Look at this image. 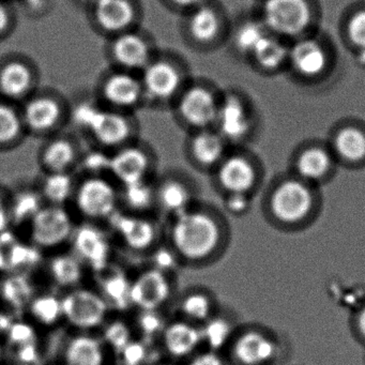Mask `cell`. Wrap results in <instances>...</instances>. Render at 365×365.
Wrapping results in <instances>:
<instances>
[{
    "instance_id": "1",
    "label": "cell",
    "mask_w": 365,
    "mask_h": 365,
    "mask_svg": "<svg viewBox=\"0 0 365 365\" xmlns=\"http://www.w3.org/2000/svg\"><path fill=\"white\" fill-rule=\"evenodd\" d=\"M168 238L180 262L193 264L215 253L221 240V230L210 213L191 207L172 217Z\"/></svg>"
},
{
    "instance_id": "2",
    "label": "cell",
    "mask_w": 365,
    "mask_h": 365,
    "mask_svg": "<svg viewBox=\"0 0 365 365\" xmlns=\"http://www.w3.org/2000/svg\"><path fill=\"white\" fill-rule=\"evenodd\" d=\"M72 204L86 221H108L119 210L120 191L106 176H86L76 183Z\"/></svg>"
},
{
    "instance_id": "3",
    "label": "cell",
    "mask_w": 365,
    "mask_h": 365,
    "mask_svg": "<svg viewBox=\"0 0 365 365\" xmlns=\"http://www.w3.org/2000/svg\"><path fill=\"white\" fill-rule=\"evenodd\" d=\"M63 320L80 332H91L108 322L110 307L98 290L73 288L61 296Z\"/></svg>"
},
{
    "instance_id": "4",
    "label": "cell",
    "mask_w": 365,
    "mask_h": 365,
    "mask_svg": "<svg viewBox=\"0 0 365 365\" xmlns=\"http://www.w3.org/2000/svg\"><path fill=\"white\" fill-rule=\"evenodd\" d=\"M29 226L31 245L55 251L70 242L76 224L67 207L44 204Z\"/></svg>"
},
{
    "instance_id": "5",
    "label": "cell",
    "mask_w": 365,
    "mask_h": 365,
    "mask_svg": "<svg viewBox=\"0 0 365 365\" xmlns=\"http://www.w3.org/2000/svg\"><path fill=\"white\" fill-rule=\"evenodd\" d=\"M69 243L72 253L93 272H99L110 264L112 240L99 224L86 221L76 225Z\"/></svg>"
},
{
    "instance_id": "6",
    "label": "cell",
    "mask_w": 365,
    "mask_h": 365,
    "mask_svg": "<svg viewBox=\"0 0 365 365\" xmlns=\"http://www.w3.org/2000/svg\"><path fill=\"white\" fill-rule=\"evenodd\" d=\"M108 222L119 240L131 251H151L158 245L159 226L147 215L117 210Z\"/></svg>"
},
{
    "instance_id": "7",
    "label": "cell",
    "mask_w": 365,
    "mask_h": 365,
    "mask_svg": "<svg viewBox=\"0 0 365 365\" xmlns=\"http://www.w3.org/2000/svg\"><path fill=\"white\" fill-rule=\"evenodd\" d=\"M172 294L170 274L149 267L132 279L130 301L138 311H160Z\"/></svg>"
},
{
    "instance_id": "8",
    "label": "cell",
    "mask_w": 365,
    "mask_h": 365,
    "mask_svg": "<svg viewBox=\"0 0 365 365\" xmlns=\"http://www.w3.org/2000/svg\"><path fill=\"white\" fill-rule=\"evenodd\" d=\"M264 18L274 33L296 36L307 29L311 11L305 0H267Z\"/></svg>"
},
{
    "instance_id": "9",
    "label": "cell",
    "mask_w": 365,
    "mask_h": 365,
    "mask_svg": "<svg viewBox=\"0 0 365 365\" xmlns=\"http://www.w3.org/2000/svg\"><path fill=\"white\" fill-rule=\"evenodd\" d=\"M313 204V196L304 183L288 180L282 183L272 195L271 208L277 219L287 223L307 217Z\"/></svg>"
},
{
    "instance_id": "10",
    "label": "cell",
    "mask_w": 365,
    "mask_h": 365,
    "mask_svg": "<svg viewBox=\"0 0 365 365\" xmlns=\"http://www.w3.org/2000/svg\"><path fill=\"white\" fill-rule=\"evenodd\" d=\"M151 166L153 162L150 155L144 149L125 145L117 149L116 153L110 155L108 174L121 187H125L149 180Z\"/></svg>"
},
{
    "instance_id": "11",
    "label": "cell",
    "mask_w": 365,
    "mask_h": 365,
    "mask_svg": "<svg viewBox=\"0 0 365 365\" xmlns=\"http://www.w3.org/2000/svg\"><path fill=\"white\" fill-rule=\"evenodd\" d=\"M164 352L175 360H185L202 344L200 327L183 318L168 322L161 336Z\"/></svg>"
},
{
    "instance_id": "12",
    "label": "cell",
    "mask_w": 365,
    "mask_h": 365,
    "mask_svg": "<svg viewBox=\"0 0 365 365\" xmlns=\"http://www.w3.org/2000/svg\"><path fill=\"white\" fill-rule=\"evenodd\" d=\"M217 110L215 98L202 87L187 89L179 101V112L182 118L192 127L200 129L217 120Z\"/></svg>"
},
{
    "instance_id": "13",
    "label": "cell",
    "mask_w": 365,
    "mask_h": 365,
    "mask_svg": "<svg viewBox=\"0 0 365 365\" xmlns=\"http://www.w3.org/2000/svg\"><path fill=\"white\" fill-rule=\"evenodd\" d=\"M96 275L98 292L110 305V309L123 312L131 309L130 290L132 279L123 269L110 264L103 270L96 273Z\"/></svg>"
},
{
    "instance_id": "14",
    "label": "cell",
    "mask_w": 365,
    "mask_h": 365,
    "mask_svg": "<svg viewBox=\"0 0 365 365\" xmlns=\"http://www.w3.org/2000/svg\"><path fill=\"white\" fill-rule=\"evenodd\" d=\"M144 93L158 100L172 98L181 84L178 70L166 61H150L140 78Z\"/></svg>"
},
{
    "instance_id": "15",
    "label": "cell",
    "mask_w": 365,
    "mask_h": 365,
    "mask_svg": "<svg viewBox=\"0 0 365 365\" xmlns=\"http://www.w3.org/2000/svg\"><path fill=\"white\" fill-rule=\"evenodd\" d=\"M155 189L158 208L170 217L191 208L193 193L185 179L166 176L155 185Z\"/></svg>"
},
{
    "instance_id": "16",
    "label": "cell",
    "mask_w": 365,
    "mask_h": 365,
    "mask_svg": "<svg viewBox=\"0 0 365 365\" xmlns=\"http://www.w3.org/2000/svg\"><path fill=\"white\" fill-rule=\"evenodd\" d=\"M63 365H106V345L91 332H80L66 343Z\"/></svg>"
},
{
    "instance_id": "17",
    "label": "cell",
    "mask_w": 365,
    "mask_h": 365,
    "mask_svg": "<svg viewBox=\"0 0 365 365\" xmlns=\"http://www.w3.org/2000/svg\"><path fill=\"white\" fill-rule=\"evenodd\" d=\"M88 131L102 146L119 149L127 144L131 127L119 113L100 108Z\"/></svg>"
},
{
    "instance_id": "18",
    "label": "cell",
    "mask_w": 365,
    "mask_h": 365,
    "mask_svg": "<svg viewBox=\"0 0 365 365\" xmlns=\"http://www.w3.org/2000/svg\"><path fill=\"white\" fill-rule=\"evenodd\" d=\"M46 269L52 283L59 289L68 292L80 287L86 267L72 252H58L48 258Z\"/></svg>"
},
{
    "instance_id": "19",
    "label": "cell",
    "mask_w": 365,
    "mask_h": 365,
    "mask_svg": "<svg viewBox=\"0 0 365 365\" xmlns=\"http://www.w3.org/2000/svg\"><path fill=\"white\" fill-rule=\"evenodd\" d=\"M113 54L117 63L129 70H144L150 63V48L135 33L119 34L113 43Z\"/></svg>"
},
{
    "instance_id": "20",
    "label": "cell",
    "mask_w": 365,
    "mask_h": 365,
    "mask_svg": "<svg viewBox=\"0 0 365 365\" xmlns=\"http://www.w3.org/2000/svg\"><path fill=\"white\" fill-rule=\"evenodd\" d=\"M144 93L142 82L135 76L125 72L108 76L103 85L106 101L118 108L135 106Z\"/></svg>"
},
{
    "instance_id": "21",
    "label": "cell",
    "mask_w": 365,
    "mask_h": 365,
    "mask_svg": "<svg viewBox=\"0 0 365 365\" xmlns=\"http://www.w3.org/2000/svg\"><path fill=\"white\" fill-rule=\"evenodd\" d=\"M95 14L104 31L117 35L125 33L134 20V8L129 0H100Z\"/></svg>"
},
{
    "instance_id": "22",
    "label": "cell",
    "mask_w": 365,
    "mask_h": 365,
    "mask_svg": "<svg viewBox=\"0 0 365 365\" xmlns=\"http://www.w3.org/2000/svg\"><path fill=\"white\" fill-rule=\"evenodd\" d=\"M217 180L230 193H245L255 181V172L251 164L240 157H232L222 162Z\"/></svg>"
},
{
    "instance_id": "23",
    "label": "cell",
    "mask_w": 365,
    "mask_h": 365,
    "mask_svg": "<svg viewBox=\"0 0 365 365\" xmlns=\"http://www.w3.org/2000/svg\"><path fill=\"white\" fill-rule=\"evenodd\" d=\"M236 358L243 364L258 365L270 360L275 354V345L260 333L241 335L234 346Z\"/></svg>"
},
{
    "instance_id": "24",
    "label": "cell",
    "mask_w": 365,
    "mask_h": 365,
    "mask_svg": "<svg viewBox=\"0 0 365 365\" xmlns=\"http://www.w3.org/2000/svg\"><path fill=\"white\" fill-rule=\"evenodd\" d=\"M61 110L55 100L38 97L26 104L23 113V123L34 131L43 132L53 129L61 118Z\"/></svg>"
},
{
    "instance_id": "25",
    "label": "cell",
    "mask_w": 365,
    "mask_h": 365,
    "mask_svg": "<svg viewBox=\"0 0 365 365\" xmlns=\"http://www.w3.org/2000/svg\"><path fill=\"white\" fill-rule=\"evenodd\" d=\"M40 162L46 174L70 173L78 162V151L70 140L55 138L44 147Z\"/></svg>"
},
{
    "instance_id": "26",
    "label": "cell",
    "mask_w": 365,
    "mask_h": 365,
    "mask_svg": "<svg viewBox=\"0 0 365 365\" xmlns=\"http://www.w3.org/2000/svg\"><path fill=\"white\" fill-rule=\"evenodd\" d=\"M76 183L71 173H48L38 190L46 204L66 207L72 202Z\"/></svg>"
},
{
    "instance_id": "27",
    "label": "cell",
    "mask_w": 365,
    "mask_h": 365,
    "mask_svg": "<svg viewBox=\"0 0 365 365\" xmlns=\"http://www.w3.org/2000/svg\"><path fill=\"white\" fill-rule=\"evenodd\" d=\"M217 121L222 138L236 140L242 138L249 129L245 108L239 100L228 98L217 110Z\"/></svg>"
},
{
    "instance_id": "28",
    "label": "cell",
    "mask_w": 365,
    "mask_h": 365,
    "mask_svg": "<svg viewBox=\"0 0 365 365\" xmlns=\"http://www.w3.org/2000/svg\"><path fill=\"white\" fill-rule=\"evenodd\" d=\"M292 65L303 76L319 74L326 66V55L319 44L312 40L299 42L290 53Z\"/></svg>"
},
{
    "instance_id": "29",
    "label": "cell",
    "mask_w": 365,
    "mask_h": 365,
    "mask_svg": "<svg viewBox=\"0 0 365 365\" xmlns=\"http://www.w3.org/2000/svg\"><path fill=\"white\" fill-rule=\"evenodd\" d=\"M31 319L42 327H53L63 319L61 296L54 292L36 294L27 307Z\"/></svg>"
},
{
    "instance_id": "30",
    "label": "cell",
    "mask_w": 365,
    "mask_h": 365,
    "mask_svg": "<svg viewBox=\"0 0 365 365\" xmlns=\"http://www.w3.org/2000/svg\"><path fill=\"white\" fill-rule=\"evenodd\" d=\"M223 153V138L210 131L196 134L190 144L192 159L200 166H212L219 163Z\"/></svg>"
},
{
    "instance_id": "31",
    "label": "cell",
    "mask_w": 365,
    "mask_h": 365,
    "mask_svg": "<svg viewBox=\"0 0 365 365\" xmlns=\"http://www.w3.org/2000/svg\"><path fill=\"white\" fill-rule=\"evenodd\" d=\"M33 76L24 63L12 61L0 70V91L6 97L18 99L29 93Z\"/></svg>"
},
{
    "instance_id": "32",
    "label": "cell",
    "mask_w": 365,
    "mask_h": 365,
    "mask_svg": "<svg viewBox=\"0 0 365 365\" xmlns=\"http://www.w3.org/2000/svg\"><path fill=\"white\" fill-rule=\"evenodd\" d=\"M121 187L120 202L129 212L147 215L153 207H157L155 185L150 183V180Z\"/></svg>"
},
{
    "instance_id": "33",
    "label": "cell",
    "mask_w": 365,
    "mask_h": 365,
    "mask_svg": "<svg viewBox=\"0 0 365 365\" xmlns=\"http://www.w3.org/2000/svg\"><path fill=\"white\" fill-rule=\"evenodd\" d=\"M43 198L38 189H23L9 202L11 224L29 225L38 211L43 207Z\"/></svg>"
},
{
    "instance_id": "34",
    "label": "cell",
    "mask_w": 365,
    "mask_h": 365,
    "mask_svg": "<svg viewBox=\"0 0 365 365\" xmlns=\"http://www.w3.org/2000/svg\"><path fill=\"white\" fill-rule=\"evenodd\" d=\"M179 312L181 318L187 322L204 324L212 316V302L205 292L191 290L179 300Z\"/></svg>"
},
{
    "instance_id": "35",
    "label": "cell",
    "mask_w": 365,
    "mask_h": 365,
    "mask_svg": "<svg viewBox=\"0 0 365 365\" xmlns=\"http://www.w3.org/2000/svg\"><path fill=\"white\" fill-rule=\"evenodd\" d=\"M219 27V18L210 7L198 6L190 18V33L196 41H211L217 35Z\"/></svg>"
},
{
    "instance_id": "36",
    "label": "cell",
    "mask_w": 365,
    "mask_h": 365,
    "mask_svg": "<svg viewBox=\"0 0 365 365\" xmlns=\"http://www.w3.org/2000/svg\"><path fill=\"white\" fill-rule=\"evenodd\" d=\"M335 149L347 161H360L365 157V135L360 130L346 128L335 138Z\"/></svg>"
},
{
    "instance_id": "37",
    "label": "cell",
    "mask_w": 365,
    "mask_h": 365,
    "mask_svg": "<svg viewBox=\"0 0 365 365\" xmlns=\"http://www.w3.org/2000/svg\"><path fill=\"white\" fill-rule=\"evenodd\" d=\"M330 164V158L326 151L319 148H311L300 155L297 168L303 178L317 180L328 172Z\"/></svg>"
},
{
    "instance_id": "38",
    "label": "cell",
    "mask_w": 365,
    "mask_h": 365,
    "mask_svg": "<svg viewBox=\"0 0 365 365\" xmlns=\"http://www.w3.org/2000/svg\"><path fill=\"white\" fill-rule=\"evenodd\" d=\"M102 341L117 354L133 341V329L123 319L108 320L102 327Z\"/></svg>"
},
{
    "instance_id": "39",
    "label": "cell",
    "mask_w": 365,
    "mask_h": 365,
    "mask_svg": "<svg viewBox=\"0 0 365 365\" xmlns=\"http://www.w3.org/2000/svg\"><path fill=\"white\" fill-rule=\"evenodd\" d=\"M200 330L202 343H206L212 351L224 347L232 334V328L227 320L212 316L200 326Z\"/></svg>"
},
{
    "instance_id": "40",
    "label": "cell",
    "mask_w": 365,
    "mask_h": 365,
    "mask_svg": "<svg viewBox=\"0 0 365 365\" xmlns=\"http://www.w3.org/2000/svg\"><path fill=\"white\" fill-rule=\"evenodd\" d=\"M22 117L10 106L0 103V146L14 144L23 130Z\"/></svg>"
},
{
    "instance_id": "41",
    "label": "cell",
    "mask_w": 365,
    "mask_h": 365,
    "mask_svg": "<svg viewBox=\"0 0 365 365\" xmlns=\"http://www.w3.org/2000/svg\"><path fill=\"white\" fill-rule=\"evenodd\" d=\"M253 53L259 65L267 69H273L281 65L287 55L283 44L269 36L259 42Z\"/></svg>"
},
{
    "instance_id": "42",
    "label": "cell",
    "mask_w": 365,
    "mask_h": 365,
    "mask_svg": "<svg viewBox=\"0 0 365 365\" xmlns=\"http://www.w3.org/2000/svg\"><path fill=\"white\" fill-rule=\"evenodd\" d=\"M8 299L16 307H27L35 296L33 282L25 273L14 274L7 284Z\"/></svg>"
},
{
    "instance_id": "43",
    "label": "cell",
    "mask_w": 365,
    "mask_h": 365,
    "mask_svg": "<svg viewBox=\"0 0 365 365\" xmlns=\"http://www.w3.org/2000/svg\"><path fill=\"white\" fill-rule=\"evenodd\" d=\"M166 324L160 311H140L136 319V327L144 341L161 336Z\"/></svg>"
},
{
    "instance_id": "44",
    "label": "cell",
    "mask_w": 365,
    "mask_h": 365,
    "mask_svg": "<svg viewBox=\"0 0 365 365\" xmlns=\"http://www.w3.org/2000/svg\"><path fill=\"white\" fill-rule=\"evenodd\" d=\"M120 365H145L150 360V347L144 339H135L130 341L120 352Z\"/></svg>"
},
{
    "instance_id": "45",
    "label": "cell",
    "mask_w": 365,
    "mask_h": 365,
    "mask_svg": "<svg viewBox=\"0 0 365 365\" xmlns=\"http://www.w3.org/2000/svg\"><path fill=\"white\" fill-rule=\"evenodd\" d=\"M180 259L170 245H155L150 251V267L166 274L178 267Z\"/></svg>"
},
{
    "instance_id": "46",
    "label": "cell",
    "mask_w": 365,
    "mask_h": 365,
    "mask_svg": "<svg viewBox=\"0 0 365 365\" xmlns=\"http://www.w3.org/2000/svg\"><path fill=\"white\" fill-rule=\"evenodd\" d=\"M264 29L256 23L243 25L236 35V46L241 52H254L256 46L266 37Z\"/></svg>"
},
{
    "instance_id": "47",
    "label": "cell",
    "mask_w": 365,
    "mask_h": 365,
    "mask_svg": "<svg viewBox=\"0 0 365 365\" xmlns=\"http://www.w3.org/2000/svg\"><path fill=\"white\" fill-rule=\"evenodd\" d=\"M110 155L103 151L95 150L82 158L81 165L87 176H106L110 172Z\"/></svg>"
},
{
    "instance_id": "48",
    "label": "cell",
    "mask_w": 365,
    "mask_h": 365,
    "mask_svg": "<svg viewBox=\"0 0 365 365\" xmlns=\"http://www.w3.org/2000/svg\"><path fill=\"white\" fill-rule=\"evenodd\" d=\"M348 35L352 43L365 50V11L354 14L348 25Z\"/></svg>"
},
{
    "instance_id": "49",
    "label": "cell",
    "mask_w": 365,
    "mask_h": 365,
    "mask_svg": "<svg viewBox=\"0 0 365 365\" xmlns=\"http://www.w3.org/2000/svg\"><path fill=\"white\" fill-rule=\"evenodd\" d=\"M100 108L91 103H82L74 110L73 119L80 127L88 130Z\"/></svg>"
},
{
    "instance_id": "50",
    "label": "cell",
    "mask_w": 365,
    "mask_h": 365,
    "mask_svg": "<svg viewBox=\"0 0 365 365\" xmlns=\"http://www.w3.org/2000/svg\"><path fill=\"white\" fill-rule=\"evenodd\" d=\"M36 331L33 324H18L14 326L12 331V341L18 344L19 346L25 345V344L34 343L36 341Z\"/></svg>"
},
{
    "instance_id": "51",
    "label": "cell",
    "mask_w": 365,
    "mask_h": 365,
    "mask_svg": "<svg viewBox=\"0 0 365 365\" xmlns=\"http://www.w3.org/2000/svg\"><path fill=\"white\" fill-rule=\"evenodd\" d=\"M185 365H224L221 356L217 354V351L208 350V351L194 354L190 356Z\"/></svg>"
},
{
    "instance_id": "52",
    "label": "cell",
    "mask_w": 365,
    "mask_h": 365,
    "mask_svg": "<svg viewBox=\"0 0 365 365\" xmlns=\"http://www.w3.org/2000/svg\"><path fill=\"white\" fill-rule=\"evenodd\" d=\"M249 206V200H247L245 193H230L226 200V207L228 210L234 213H241Z\"/></svg>"
},
{
    "instance_id": "53",
    "label": "cell",
    "mask_w": 365,
    "mask_h": 365,
    "mask_svg": "<svg viewBox=\"0 0 365 365\" xmlns=\"http://www.w3.org/2000/svg\"><path fill=\"white\" fill-rule=\"evenodd\" d=\"M11 217H10L9 200L0 192V235L8 232Z\"/></svg>"
},
{
    "instance_id": "54",
    "label": "cell",
    "mask_w": 365,
    "mask_h": 365,
    "mask_svg": "<svg viewBox=\"0 0 365 365\" xmlns=\"http://www.w3.org/2000/svg\"><path fill=\"white\" fill-rule=\"evenodd\" d=\"M9 14L7 8L0 3V34H3L9 25Z\"/></svg>"
},
{
    "instance_id": "55",
    "label": "cell",
    "mask_w": 365,
    "mask_h": 365,
    "mask_svg": "<svg viewBox=\"0 0 365 365\" xmlns=\"http://www.w3.org/2000/svg\"><path fill=\"white\" fill-rule=\"evenodd\" d=\"M173 4L181 8H196L200 5L202 0H170Z\"/></svg>"
},
{
    "instance_id": "56",
    "label": "cell",
    "mask_w": 365,
    "mask_h": 365,
    "mask_svg": "<svg viewBox=\"0 0 365 365\" xmlns=\"http://www.w3.org/2000/svg\"><path fill=\"white\" fill-rule=\"evenodd\" d=\"M359 328H360L361 332L365 336V309H362V312L360 313V316H359Z\"/></svg>"
},
{
    "instance_id": "57",
    "label": "cell",
    "mask_w": 365,
    "mask_h": 365,
    "mask_svg": "<svg viewBox=\"0 0 365 365\" xmlns=\"http://www.w3.org/2000/svg\"><path fill=\"white\" fill-rule=\"evenodd\" d=\"M359 61H360L363 65H365V50H362V52L359 55Z\"/></svg>"
},
{
    "instance_id": "58",
    "label": "cell",
    "mask_w": 365,
    "mask_h": 365,
    "mask_svg": "<svg viewBox=\"0 0 365 365\" xmlns=\"http://www.w3.org/2000/svg\"><path fill=\"white\" fill-rule=\"evenodd\" d=\"M85 1H87V3L93 4V6H96L98 3H99L100 0H85Z\"/></svg>"
},
{
    "instance_id": "59",
    "label": "cell",
    "mask_w": 365,
    "mask_h": 365,
    "mask_svg": "<svg viewBox=\"0 0 365 365\" xmlns=\"http://www.w3.org/2000/svg\"><path fill=\"white\" fill-rule=\"evenodd\" d=\"M118 365H120V364H118Z\"/></svg>"
}]
</instances>
